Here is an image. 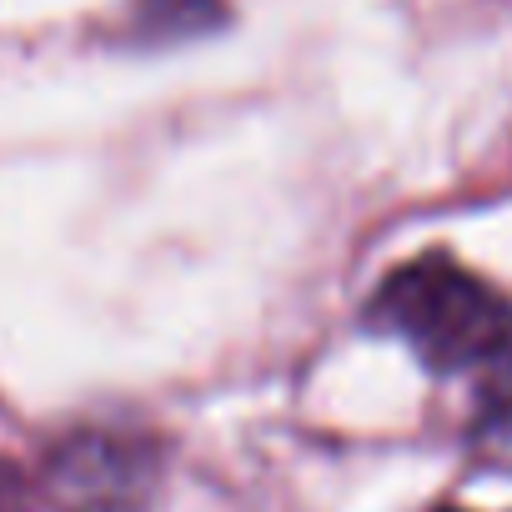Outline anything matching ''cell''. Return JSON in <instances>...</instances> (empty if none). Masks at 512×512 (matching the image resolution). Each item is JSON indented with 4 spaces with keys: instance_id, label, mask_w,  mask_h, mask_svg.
Segmentation results:
<instances>
[{
    "instance_id": "1",
    "label": "cell",
    "mask_w": 512,
    "mask_h": 512,
    "mask_svg": "<svg viewBox=\"0 0 512 512\" xmlns=\"http://www.w3.org/2000/svg\"><path fill=\"white\" fill-rule=\"evenodd\" d=\"M372 327L402 337L427 372H482L512 352V302L447 251H422L377 287Z\"/></svg>"
},
{
    "instance_id": "2",
    "label": "cell",
    "mask_w": 512,
    "mask_h": 512,
    "mask_svg": "<svg viewBox=\"0 0 512 512\" xmlns=\"http://www.w3.org/2000/svg\"><path fill=\"white\" fill-rule=\"evenodd\" d=\"M161 487V447L141 432L86 427L56 442L41 492L56 512H146Z\"/></svg>"
},
{
    "instance_id": "3",
    "label": "cell",
    "mask_w": 512,
    "mask_h": 512,
    "mask_svg": "<svg viewBox=\"0 0 512 512\" xmlns=\"http://www.w3.org/2000/svg\"><path fill=\"white\" fill-rule=\"evenodd\" d=\"M472 447L487 462L512 467V352H502L492 367H482L477 407H472Z\"/></svg>"
},
{
    "instance_id": "4",
    "label": "cell",
    "mask_w": 512,
    "mask_h": 512,
    "mask_svg": "<svg viewBox=\"0 0 512 512\" xmlns=\"http://www.w3.org/2000/svg\"><path fill=\"white\" fill-rule=\"evenodd\" d=\"M226 0H136L131 6V31L151 46L166 41H196L206 31L226 26Z\"/></svg>"
},
{
    "instance_id": "5",
    "label": "cell",
    "mask_w": 512,
    "mask_h": 512,
    "mask_svg": "<svg viewBox=\"0 0 512 512\" xmlns=\"http://www.w3.org/2000/svg\"><path fill=\"white\" fill-rule=\"evenodd\" d=\"M437 512H462V507H437Z\"/></svg>"
}]
</instances>
